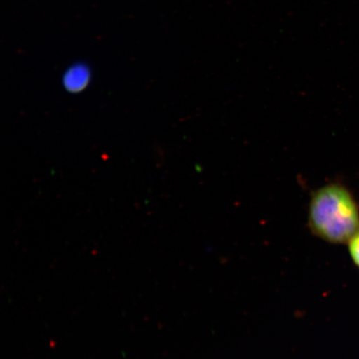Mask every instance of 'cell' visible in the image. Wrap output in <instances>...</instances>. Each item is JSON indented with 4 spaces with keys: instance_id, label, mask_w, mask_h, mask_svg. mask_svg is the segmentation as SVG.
<instances>
[{
    "instance_id": "cell-1",
    "label": "cell",
    "mask_w": 359,
    "mask_h": 359,
    "mask_svg": "<svg viewBox=\"0 0 359 359\" xmlns=\"http://www.w3.org/2000/svg\"><path fill=\"white\" fill-rule=\"evenodd\" d=\"M309 227L314 236L332 244H345L359 232V210L348 188L330 183L313 192Z\"/></svg>"
},
{
    "instance_id": "cell-3",
    "label": "cell",
    "mask_w": 359,
    "mask_h": 359,
    "mask_svg": "<svg viewBox=\"0 0 359 359\" xmlns=\"http://www.w3.org/2000/svg\"><path fill=\"white\" fill-rule=\"evenodd\" d=\"M348 250L353 262L359 267V232L348 241Z\"/></svg>"
},
{
    "instance_id": "cell-2",
    "label": "cell",
    "mask_w": 359,
    "mask_h": 359,
    "mask_svg": "<svg viewBox=\"0 0 359 359\" xmlns=\"http://www.w3.org/2000/svg\"><path fill=\"white\" fill-rule=\"evenodd\" d=\"M90 79V73L85 66H74L67 71L64 83L65 88L70 92L77 93L87 86Z\"/></svg>"
}]
</instances>
